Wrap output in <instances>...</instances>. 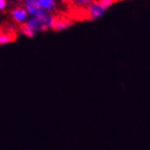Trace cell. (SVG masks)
<instances>
[{
    "label": "cell",
    "mask_w": 150,
    "mask_h": 150,
    "mask_svg": "<svg viewBox=\"0 0 150 150\" xmlns=\"http://www.w3.org/2000/svg\"><path fill=\"white\" fill-rule=\"evenodd\" d=\"M6 6V0H0V10Z\"/></svg>",
    "instance_id": "9c48e42d"
},
{
    "label": "cell",
    "mask_w": 150,
    "mask_h": 150,
    "mask_svg": "<svg viewBox=\"0 0 150 150\" xmlns=\"http://www.w3.org/2000/svg\"><path fill=\"white\" fill-rule=\"evenodd\" d=\"M41 7L44 9H48V10H55L56 11V2L55 0H38Z\"/></svg>",
    "instance_id": "5b68a950"
},
{
    "label": "cell",
    "mask_w": 150,
    "mask_h": 150,
    "mask_svg": "<svg viewBox=\"0 0 150 150\" xmlns=\"http://www.w3.org/2000/svg\"><path fill=\"white\" fill-rule=\"evenodd\" d=\"M2 31H3V28H2L1 25H0V36H1V34H2Z\"/></svg>",
    "instance_id": "30bf717a"
},
{
    "label": "cell",
    "mask_w": 150,
    "mask_h": 150,
    "mask_svg": "<svg viewBox=\"0 0 150 150\" xmlns=\"http://www.w3.org/2000/svg\"><path fill=\"white\" fill-rule=\"evenodd\" d=\"M61 1H62V2H63V3H64L66 6H67V7L74 4L73 0H61Z\"/></svg>",
    "instance_id": "ba28073f"
},
{
    "label": "cell",
    "mask_w": 150,
    "mask_h": 150,
    "mask_svg": "<svg viewBox=\"0 0 150 150\" xmlns=\"http://www.w3.org/2000/svg\"><path fill=\"white\" fill-rule=\"evenodd\" d=\"M25 7L28 10L30 14L37 15V16L48 14L43 7H41L38 0H28L25 3Z\"/></svg>",
    "instance_id": "3957f363"
},
{
    "label": "cell",
    "mask_w": 150,
    "mask_h": 150,
    "mask_svg": "<svg viewBox=\"0 0 150 150\" xmlns=\"http://www.w3.org/2000/svg\"><path fill=\"white\" fill-rule=\"evenodd\" d=\"M75 22L67 17L65 14V11H58L56 10L54 14L51 15V22H50V28L54 31L63 30L70 25H72Z\"/></svg>",
    "instance_id": "6da1fadb"
},
{
    "label": "cell",
    "mask_w": 150,
    "mask_h": 150,
    "mask_svg": "<svg viewBox=\"0 0 150 150\" xmlns=\"http://www.w3.org/2000/svg\"><path fill=\"white\" fill-rule=\"evenodd\" d=\"M86 9L87 12L88 20H95L102 16L108 8L105 7L100 2V0H94L93 2L86 6Z\"/></svg>",
    "instance_id": "7a4b0ae2"
},
{
    "label": "cell",
    "mask_w": 150,
    "mask_h": 150,
    "mask_svg": "<svg viewBox=\"0 0 150 150\" xmlns=\"http://www.w3.org/2000/svg\"><path fill=\"white\" fill-rule=\"evenodd\" d=\"M93 1L94 0H73L74 4H76L77 6H86Z\"/></svg>",
    "instance_id": "52a82bcc"
},
{
    "label": "cell",
    "mask_w": 150,
    "mask_h": 150,
    "mask_svg": "<svg viewBox=\"0 0 150 150\" xmlns=\"http://www.w3.org/2000/svg\"><path fill=\"white\" fill-rule=\"evenodd\" d=\"M10 14L13 17V20L16 24L22 23L26 17V10L22 6H16L15 8H13V9L10 11Z\"/></svg>",
    "instance_id": "277c9868"
},
{
    "label": "cell",
    "mask_w": 150,
    "mask_h": 150,
    "mask_svg": "<svg viewBox=\"0 0 150 150\" xmlns=\"http://www.w3.org/2000/svg\"><path fill=\"white\" fill-rule=\"evenodd\" d=\"M17 28H18L19 31H21L24 35H25L26 37H29V38H32L34 36V31L29 28L28 25L26 23H19L17 24Z\"/></svg>",
    "instance_id": "8992f818"
}]
</instances>
